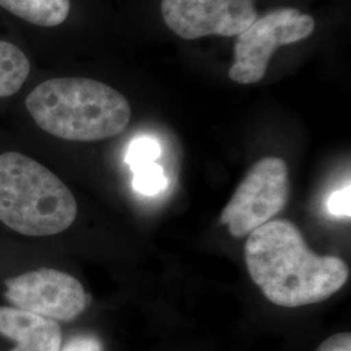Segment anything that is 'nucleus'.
Here are the masks:
<instances>
[{
    "label": "nucleus",
    "mask_w": 351,
    "mask_h": 351,
    "mask_svg": "<svg viewBox=\"0 0 351 351\" xmlns=\"http://www.w3.org/2000/svg\"><path fill=\"white\" fill-rule=\"evenodd\" d=\"M133 172V188L142 195H158L168 186L167 176L164 173L162 165L159 164H143L134 168Z\"/></svg>",
    "instance_id": "obj_11"
},
{
    "label": "nucleus",
    "mask_w": 351,
    "mask_h": 351,
    "mask_svg": "<svg viewBox=\"0 0 351 351\" xmlns=\"http://www.w3.org/2000/svg\"><path fill=\"white\" fill-rule=\"evenodd\" d=\"M75 217L73 193L49 168L20 152L0 155V223L24 236L49 237Z\"/></svg>",
    "instance_id": "obj_3"
},
{
    "label": "nucleus",
    "mask_w": 351,
    "mask_h": 351,
    "mask_svg": "<svg viewBox=\"0 0 351 351\" xmlns=\"http://www.w3.org/2000/svg\"><path fill=\"white\" fill-rule=\"evenodd\" d=\"M26 108L42 130L56 138L97 142L121 134L130 121L125 97L101 81L63 77L39 84Z\"/></svg>",
    "instance_id": "obj_2"
},
{
    "label": "nucleus",
    "mask_w": 351,
    "mask_h": 351,
    "mask_svg": "<svg viewBox=\"0 0 351 351\" xmlns=\"http://www.w3.org/2000/svg\"><path fill=\"white\" fill-rule=\"evenodd\" d=\"M60 351H101V348L97 339L91 337H78L72 339Z\"/></svg>",
    "instance_id": "obj_15"
},
{
    "label": "nucleus",
    "mask_w": 351,
    "mask_h": 351,
    "mask_svg": "<svg viewBox=\"0 0 351 351\" xmlns=\"http://www.w3.org/2000/svg\"><path fill=\"white\" fill-rule=\"evenodd\" d=\"M316 351H351L350 333H337L326 339Z\"/></svg>",
    "instance_id": "obj_14"
},
{
    "label": "nucleus",
    "mask_w": 351,
    "mask_h": 351,
    "mask_svg": "<svg viewBox=\"0 0 351 351\" xmlns=\"http://www.w3.org/2000/svg\"><path fill=\"white\" fill-rule=\"evenodd\" d=\"M159 156H160L159 143L155 139L141 137V138L134 139L129 146L126 162L133 171L139 165L155 163Z\"/></svg>",
    "instance_id": "obj_12"
},
{
    "label": "nucleus",
    "mask_w": 351,
    "mask_h": 351,
    "mask_svg": "<svg viewBox=\"0 0 351 351\" xmlns=\"http://www.w3.org/2000/svg\"><path fill=\"white\" fill-rule=\"evenodd\" d=\"M5 298L13 307L55 322H72L86 310L88 295L75 277L40 268L5 280Z\"/></svg>",
    "instance_id": "obj_6"
},
{
    "label": "nucleus",
    "mask_w": 351,
    "mask_h": 351,
    "mask_svg": "<svg viewBox=\"0 0 351 351\" xmlns=\"http://www.w3.org/2000/svg\"><path fill=\"white\" fill-rule=\"evenodd\" d=\"M350 185L335 191L326 202L328 211L337 217H350Z\"/></svg>",
    "instance_id": "obj_13"
},
{
    "label": "nucleus",
    "mask_w": 351,
    "mask_h": 351,
    "mask_svg": "<svg viewBox=\"0 0 351 351\" xmlns=\"http://www.w3.org/2000/svg\"><path fill=\"white\" fill-rule=\"evenodd\" d=\"M314 29V19L295 8H281L256 19L239 36L229 77L243 85L259 82L278 47L301 42Z\"/></svg>",
    "instance_id": "obj_5"
},
{
    "label": "nucleus",
    "mask_w": 351,
    "mask_h": 351,
    "mask_svg": "<svg viewBox=\"0 0 351 351\" xmlns=\"http://www.w3.org/2000/svg\"><path fill=\"white\" fill-rule=\"evenodd\" d=\"M0 7L29 24L53 27L71 12V0H0Z\"/></svg>",
    "instance_id": "obj_9"
},
{
    "label": "nucleus",
    "mask_w": 351,
    "mask_h": 351,
    "mask_svg": "<svg viewBox=\"0 0 351 351\" xmlns=\"http://www.w3.org/2000/svg\"><path fill=\"white\" fill-rule=\"evenodd\" d=\"M30 73V62L16 45L0 40V99L14 95Z\"/></svg>",
    "instance_id": "obj_10"
},
{
    "label": "nucleus",
    "mask_w": 351,
    "mask_h": 351,
    "mask_svg": "<svg viewBox=\"0 0 351 351\" xmlns=\"http://www.w3.org/2000/svg\"><path fill=\"white\" fill-rule=\"evenodd\" d=\"M252 281L264 297L281 307L326 301L349 278L346 263L333 255L310 250L301 230L288 220H271L252 230L245 245Z\"/></svg>",
    "instance_id": "obj_1"
},
{
    "label": "nucleus",
    "mask_w": 351,
    "mask_h": 351,
    "mask_svg": "<svg viewBox=\"0 0 351 351\" xmlns=\"http://www.w3.org/2000/svg\"><path fill=\"white\" fill-rule=\"evenodd\" d=\"M0 335L17 345L8 351H60L63 335L58 322L13 306H0Z\"/></svg>",
    "instance_id": "obj_8"
},
{
    "label": "nucleus",
    "mask_w": 351,
    "mask_h": 351,
    "mask_svg": "<svg viewBox=\"0 0 351 351\" xmlns=\"http://www.w3.org/2000/svg\"><path fill=\"white\" fill-rule=\"evenodd\" d=\"M290 193L287 163L275 156L254 164L239 182L220 216L229 233L242 239L271 221L288 202Z\"/></svg>",
    "instance_id": "obj_4"
},
{
    "label": "nucleus",
    "mask_w": 351,
    "mask_h": 351,
    "mask_svg": "<svg viewBox=\"0 0 351 351\" xmlns=\"http://www.w3.org/2000/svg\"><path fill=\"white\" fill-rule=\"evenodd\" d=\"M164 23L184 39L234 37L258 19L254 0H162Z\"/></svg>",
    "instance_id": "obj_7"
}]
</instances>
